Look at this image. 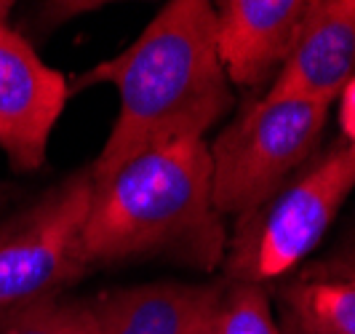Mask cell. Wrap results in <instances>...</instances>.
I'll return each instance as SVG.
<instances>
[{
    "label": "cell",
    "mask_w": 355,
    "mask_h": 334,
    "mask_svg": "<svg viewBox=\"0 0 355 334\" xmlns=\"http://www.w3.org/2000/svg\"><path fill=\"white\" fill-rule=\"evenodd\" d=\"M94 83L118 88V118L91 160L94 187L153 147L203 140L232 107V88L214 40V6L171 0L128 49L70 83V97Z\"/></svg>",
    "instance_id": "cell-1"
},
{
    "label": "cell",
    "mask_w": 355,
    "mask_h": 334,
    "mask_svg": "<svg viewBox=\"0 0 355 334\" xmlns=\"http://www.w3.org/2000/svg\"><path fill=\"white\" fill-rule=\"evenodd\" d=\"M222 219L211 198L209 144L168 142L94 187L83 257L89 270L158 257L214 270L227 249Z\"/></svg>",
    "instance_id": "cell-2"
},
{
    "label": "cell",
    "mask_w": 355,
    "mask_h": 334,
    "mask_svg": "<svg viewBox=\"0 0 355 334\" xmlns=\"http://www.w3.org/2000/svg\"><path fill=\"white\" fill-rule=\"evenodd\" d=\"M353 190L355 144L339 140L323 156H313L265 203L238 217L222 260L225 281L267 286L294 273Z\"/></svg>",
    "instance_id": "cell-3"
},
{
    "label": "cell",
    "mask_w": 355,
    "mask_h": 334,
    "mask_svg": "<svg viewBox=\"0 0 355 334\" xmlns=\"http://www.w3.org/2000/svg\"><path fill=\"white\" fill-rule=\"evenodd\" d=\"M331 105L251 97L209 147L211 198L219 217L265 203L318 150Z\"/></svg>",
    "instance_id": "cell-4"
},
{
    "label": "cell",
    "mask_w": 355,
    "mask_h": 334,
    "mask_svg": "<svg viewBox=\"0 0 355 334\" xmlns=\"http://www.w3.org/2000/svg\"><path fill=\"white\" fill-rule=\"evenodd\" d=\"M91 201L94 179L83 166L0 225V318L59 299L89 273L83 228Z\"/></svg>",
    "instance_id": "cell-5"
},
{
    "label": "cell",
    "mask_w": 355,
    "mask_h": 334,
    "mask_svg": "<svg viewBox=\"0 0 355 334\" xmlns=\"http://www.w3.org/2000/svg\"><path fill=\"white\" fill-rule=\"evenodd\" d=\"M70 99V83L49 67L27 35L0 24V150L17 172L46 163L49 140Z\"/></svg>",
    "instance_id": "cell-6"
},
{
    "label": "cell",
    "mask_w": 355,
    "mask_h": 334,
    "mask_svg": "<svg viewBox=\"0 0 355 334\" xmlns=\"http://www.w3.org/2000/svg\"><path fill=\"white\" fill-rule=\"evenodd\" d=\"M307 0H225L214 8V40L232 86H267L284 70Z\"/></svg>",
    "instance_id": "cell-7"
},
{
    "label": "cell",
    "mask_w": 355,
    "mask_h": 334,
    "mask_svg": "<svg viewBox=\"0 0 355 334\" xmlns=\"http://www.w3.org/2000/svg\"><path fill=\"white\" fill-rule=\"evenodd\" d=\"M353 75L355 0H307L291 53L265 97L334 105Z\"/></svg>",
    "instance_id": "cell-8"
},
{
    "label": "cell",
    "mask_w": 355,
    "mask_h": 334,
    "mask_svg": "<svg viewBox=\"0 0 355 334\" xmlns=\"http://www.w3.org/2000/svg\"><path fill=\"white\" fill-rule=\"evenodd\" d=\"M225 278L216 283L160 281L112 289L89 299L99 334H203Z\"/></svg>",
    "instance_id": "cell-9"
},
{
    "label": "cell",
    "mask_w": 355,
    "mask_h": 334,
    "mask_svg": "<svg viewBox=\"0 0 355 334\" xmlns=\"http://www.w3.org/2000/svg\"><path fill=\"white\" fill-rule=\"evenodd\" d=\"M272 299L281 334H355V273L334 260L297 267Z\"/></svg>",
    "instance_id": "cell-10"
},
{
    "label": "cell",
    "mask_w": 355,
    "mask_h": 334,
    "mask_svg": "<svg viewBox=\"0 0 355 334\" xmlns=\"http://www.w3.org/2000/svg\"><path fill=\"white\" fill-rule=\"evenodd\" d=\"M203 334H281L267 286L225 281V292Z\"/></svg>",
    "instance_id": "cell-11"
},
{
    "label": "cell",
    "mask_w": 355,
    "mask_h": 334,
    "mask_svg": "<svg viewBox=\"0 0 355 334\" xmlns=\"http://www.w3.org/2000/svg\"><path fill=\"white\" fill-rule=\"evenodd\" d=\"M0 334H99L89 299H51L0 318Z\"/></svg>",
    "instance_id": "cell-12"
},
{
    "label": "cell",
    "mask_w": 355,
    "mask_h": 334,
    "mask_svg": "<svg viewBox=\"0 0 355 334\" xmlns=\"http://www.w3.org/2000/svg\"><path fill=\"white\" fill-rule=\"evenodd\" d=\"M99 8V3H49V6H40V14L46 17V30H53L59 22L64 19H72L83 11H94Z\"/></svg>",
    "instance_id": "cell-13"
},
{
    "label": "cell",
    "mask_w": 355,
    "mask_h": 334,
    "mask_svg": "<svg viewBox=\"0 0 355 334\" xmlns=\"http://www.w3.org/2000/svg\"><path fill=\"white\" fill-rule=\"evenodd\" d=\"M339 128H342V140L355 144V75L339 97Z\"/></svg>",
    "instance_id": "cell-14"
},
{
    "label": "cell",
    "mask_w": 355,
    "mask_h": 334,
    "mask_svg": "<svg viewBox=\"0 0 355 334\" xmlns=\"http://www.w3.org/2000/svg\"><path fill=\"white\" fill-rule=\"evenodd\" d=\"M334 262H337L339 267H345V270L355 273V244H350V247L345 249L339 257H334Z\"/></svg>",
    "instance_id": "cell-15"
},
{
    "label": "cell",
    "mask_w": 355,
    "mask_h": 334,
    "mask_svg": "<svg viewBox=\"0 0 355 334\" xmlns=\"http://www.w3.org/2000/svg\"><path fill=\"white\" fill-rule=\"evenodd\" d=\"M11 8H14V6H11L8 0H0V24H3V22H6V17L11 14Z\"/></svg>",
    "instance_id": "cell-16"
},
{
    "label": "cell",
    "mask_w": 355,
    "mask_h": 334,
    "mask_svg": "<svg viewBox=\"0 0 355 334\" xmlns=\"http://www.w3.org/2000/svg\"><path fill=\"white\" fill-rule=\"evenodd\" d=\"M6 203V190H0V206Z\"/></svg>",
    "instance_id": "cell-17"
}]
</instances>
